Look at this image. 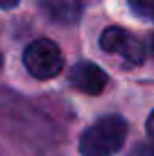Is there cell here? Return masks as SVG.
<instances>
[{
  "instance_id": "8",
  "label": "cell",
  "mask_w": 154,
  "mask_h": 156,
  "mask_svg": "<svg viewBox=\"0 0 154 156\" xmlns=\"http://www.w3.org/2000/svg\"><path fill=\"white\" fill-rule=\"evenodd\" d=\"M18 2H20V0H0V7H2V9H14Z\"/></svg>"
},
{
  "instance_id": "5",
  "label": "cell",
  "mask_w": 154,
  "mask_h": 156,
  "mask_svg": "<svg viewBox=\"0 0 154 156\" xmlns=\"http://www.w3.org/2000/svg\"><path fill=\"white\" fill-rule=\"evenodd\" d=\"M45 16L61 25H75L82 16V0H41Z\"/></svg>"
},
{
  "instance_id": "7",
  "label": "cell",
  "mask_w": 154,
  "mask_h": 156,
  "mask_svg": "<svg viewBox=\"0 0 154 156\" xmlns=\"http://www.w3.org/2000/svg\"><path fill=\"white\" fill-rule=\"evenodd\" d=\"M127 156H154V145H147V143H138L134 149H131Z\"/></svg>"
},
{
  "instance_id": "4",
  "label": "cell",
  "mask_w": 154,
  "mask_h": 156,
  "mask_svg": "<svg viewBox=\"0 0 154 156\" xmlns=\"http://www.w3.org/2000/svg\"><path fill=\"white\" fill-rule=\"evenodd\" d=\"M70 86L82 93H88V95H98L104 90L107 86V75L100 66H95L91 61H79L70 68Z\"/></svg>"
},
{
  "instance_id": "1",
  "label": "cell",
  "mask_w": 154,
  "mask_h": 156,
  "mask_svg": "<svg viewBox=\"0 0 154 156\" xmlns=\"http://www.w3.org/2000/svg\"><path fill=\"white\" fill-rule=\"evenodd\" d=\"M127 122L120 115H109L91 125L79 138L82 156H113L125 145Z\"/></svg>"
},
{
  "instance_id": "11",
  "label": "cell",
  "mask_w": 154,
  "mask_h": 156,
  "mask_svg": "<svg viewBox=\"0 0 154 156\" xmlns=\"http://www.w3.org/2000/svg\"><path fill=\"white\" fill-rule=\"evenodd\" d=\"M0 68H2V57H0Z\"/></svg>"
},
{
  "instance_id": "3",
  "label": "cell",
  "mask_w": 154,
  "mask_h": 156,
  "mask_svg": "<svg viewBox=\"0 0 154 156\" xmlns=\"http://www.w3.org/2000/svg\"><path fill=\"white\" fill-rule=\"evenodd\" d=\"M100 48L104 52L123 57L131 66H138V63H143V59H145L143 43L131 32H127L123 27H107L104 30L102 36H100Z\"/></svg>"
},
{
  "instance_id": "9",
  "label": "cell",
  "mask_w": 154,
  "mask_h": 156,
  "mask_svg": "<svg viewBox=\"0 0 154 156\" xmlns=\"http://www.w3.org/2000/svg\"><path fill=\"white\" fill-rule=\"evenodd\" d=\"M147 133L154 138V111L150 113V118H147Z\"/></svg>"
},
{
  "instance_id": "2",
  "label": "cell",
  "mask_w": 154,
  "mask_h": 156,
  "mask_svg": "<svg viewBox=\"0 0 154 156\" xmlns=\"http://www.w3.org/2000/svg\"><path fill=\"white\" fill-rule=\"evenodd\" d=\"M23 63L27 73L36 79H52L63 68V55L57 43L50 39H36L25 48Z\"/></svg>"
},
{
  "instance_id": "10",
  "label": "cell",
  "mask_w": 154,
  "mask_h": 156,
  "mask_svg": "<svg viewBox=\"0 0 154 156\" xmlns=\"http://www.w3.org/2000/svg\"><path fill=\"white\" fill-rule=\"evenodd\" d=\"M150 45H152V50H154V34H152V41H150Z\"/></svg>"
},
{
  "instance_id": "6",
  "label": "cell",
  "mask_w": 154,
  "mask_h": 156,
  "mask_svg": "<svg viewBox=\"0 0 154 156\" xmlns=\"http://www.w3.org/2000/svg\"><path fill=\"white\" fill-rule=\"evenodd\" d=\"M129 7L141 18H147L154 23V0H129Z\"/></svg>"
}]
</instances>
